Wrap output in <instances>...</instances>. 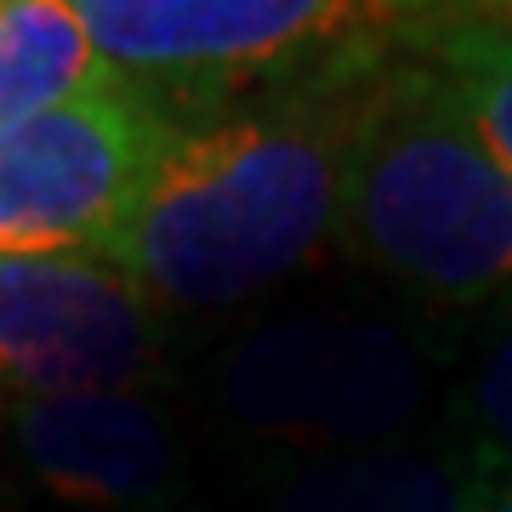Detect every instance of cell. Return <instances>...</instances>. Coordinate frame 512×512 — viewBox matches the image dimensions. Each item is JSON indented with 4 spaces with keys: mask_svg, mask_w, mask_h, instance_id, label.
<instances>
[{
    "mask_svg": "<svg viewBox=\"0 0 512 512\" xmlns=\"http://www.w3.org/2000/svg\"><path fill=\"white\" fill-rule=\"evenodd\" d=\"M365 69L302 80L262 109L171 126L97 262L183 308H228L308 268L336 239L342 148Z\"/></svg>",
    "mask_w": 512,
    "mask_h": 512,
    "instance_id": "6da1fadb",
    "label": "cell"
},
{
    "mask_svg": "<svg viewBox=\"0 0 512 512\" xmlns=\"http://www.w3.org/2000/svg\"><path fill=\"white\" fill-rule=\"evenodd\" d=\"M336 239L427 302H512V171L416 46L359 74Z\"/></svg>",
    "mask_w": 512,
    "mask_h": 512,
    "instance_id": "7a4b0ae2",
    "label": "cell"
},
{
    "mask_svg": "<svg viewBox=\"0 0 512 512\" xmlns=\"http://www.w3.org/2000/svg\"><path fill=\"white\" fill-rule=\"evenodd\" d=\"M114 80L160 103L325 80L410 46L456 0H69Z\"/></svg>",
    "mask_w": 512,
    "mask_h": 512,
    "instance_id": "3957f363",
    "label": "cell"
},
{
    "mask_svg": "<svg viewBox=\"0 0 512 512\" xmlns=\"http://www.w3.org/2000/svg\"><path fill=\"white\" fill-rule=\"evenodd\" d=\"M450 393V353L393 313H296L245 336L217 376L228 421L319 450L416 439L427 404Z\"/></svg>",
    "mask_w": 512,
    "mask_h": 512,
    "instance_id": "277c9868",
    "label": "cell"
},
{
    "mask_svg": "<svg viewBox=\"0 0 512 512\" xmlns=\"http://www.w3.org/2000/svg\"><path fill=\"white\" fill-rule=\"evenodd\" d=\"M165 137V103L126 80L0 131V256H97Z\"/></svg>",
    "mask_w": 512,
    "mask_h": 512,
    "instance_id": "5b68a950",
    "label": "cell"
},
{
    "mask_svg": "<svg viewBox=\"0 0 512 512\" xmlns=\"http://www.w3.org/2000/svg\"><path fill=\"white\" fill-rule=\"evenodd\" d=\"M154 359L148 302L97 256H0V399L137 382Z\"/></svg>",
    "mask_w": 512,
    "mask_h": 512,
    "instance_id": "8992f818",
    "label": "cell"
},
{
    "mask_svg": "<svg viewBox=\"0 0 512 512\" xmlns=\"http://www.w3.org/2000/svg\"><path fill=\"white\" fill-rule=\"evenodd\" d=\"M12 433L23 467L74 507H154L183 473L165 416L126 387L29 399Z\"/></svg>",
    "mask_w": 512,
    "mask_h": 512,
    "instance_id": "52a82bcc",
    "label": "cell"
},
{
    "mask_svg": "<svg viewBox=\"0 0 512 512\" xmlns=\"http://www.w3.org/2000/svg\"><path fill=\"white\" fill-rule=\"evenodd\" d=\"M490 473L456 439L319 450L274 478L262 512H473Z\"/></svg>",
    "mask_w": 512,
    "mask_h": 512,
    "instance_id": "ba28073f",
    "label": "cell"
},
{
    "mask_svg": "<svg viewBox=\"0 0 512 512\" xmlns=\"http://www.w3.org/2000/svg\"><path fill=\"white\" fill-rule=\"evenodd\" d=\"M114 86L69 0H0V131Z\"/></svg>",
    "mask_w": 512,
    "mask_h": 512,
    "instance_id": "9c48e42d",
    "label": "cell"
},
{
    "mask_svg": "<svg viewBox=\"0 0 512 512\" xmlns=\"http://www.w3.org/2000/svg\"><path fill=\"white\" fill-rule=\"evenodd\" d=\"M450 416L461 450L490 478H512V302L450 353Z\"/></svg>",
    "mask_w": 512,
    "mask_h": 512,
    "instance_id": "30bf717a",
    "label": "cell"
},
{
    "mask_svg": "<svg viewBox=\"0 0 512 512\" xmlns=\"http://www.w3.org/2000/svg\"><path fill=\"white\" fill-rule=\"evenodd\" d=\"M410 46L427 52L450 74V86L461 92L467 114L478 120L484 143L512 171V23L478 18V12H450Z\"/></svg>",
    "mask_w": 512,
    "mask_h": 512,
    "instance_id": "8fae6325",
    "label": "cell"
},
{
    "mask_svg": "<svg viewBox=\"0 0 512 512\" xmlns=\"http://www.w3.org/2000/svg\"><path fill=\"white\" fill-rule=\"evenodd\" d=\"M473 512H512V478H490Z\"/></svg>",
    "mask_w": 512,
    "mask_h": 512,
    "instance_id": "7c38bea8",
    "label": "cell"
},
{
    "mask_svg": "<svg viewBox=\"0 0 512 512\" xmlns=\"http://www.w3.org/2000/svg\"><path fill=\"white\" fill-rule=\"evenodd\" d=\"M456 12H478V18L512 23V0H456Z\"/></svg>",
    "mask_w": 512,
    "mask_h": 512,
    "instance_id": "4fadbf2b",
    "label": "cell"
}]
</instances>
